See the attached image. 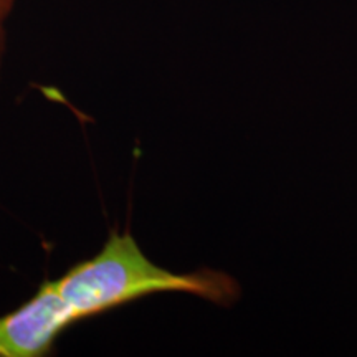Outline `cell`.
<instances>
[{"mask_svg":"<svg viewBox=\"0 0 357 357\" xmlns=\"http://www.w3.org/2000/svg\"><path fill=\"white\" fill-rule=\"evenodd\" d=\"M17 0H0V29H2L3 22L8 17V13L12 12L13 6H15Z\"/></svg>","mask_w":357,"mask_h":357,"instance_id":"obj_2","label":"cell"},{"mask_svg":"<svg viewBox=\"0 0 357 357\" xmlns=\"http://www.w3.org/2000/svg\"><path fill=\"white\" fill-rule=\"evenodd\" d=\"M2 55H3V30L0 29V66H2Z\"/></svg>","mask_w":357,"mask_h":357,"instance_id":"obj_3","label":"cell"},{"mask_svg":"<svg viewBox=\"0 0 357 357\" xmlns=\"http://www.w3.org/2000/svg\"><path fill=\"white\" fill-rule=\"evenodd\" d=\"M158 293H189L215 305L238 296V283L215 270L176 273L147 258L131 234L111 231L95 257L45 281L24 305L2 316V333L20 357H40L68 326Z\"/></svg>","mask_w":357,"mask_h":357,"instance_id":"obj_1","label":"cell"}]
</instances>
